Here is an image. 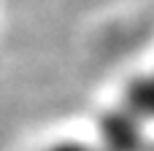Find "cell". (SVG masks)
I'll list each match as a JSON object with an SVG mask.
<instances>
[{"label": "cell", "mask_w": 154, "mask_h": 151, "mask_svg": "<svg viewBox=\"0 0 154 151\" xmlns=\"http://www.w3.org/2000/svg\"><path fill=\"white\" fill-rule=\"evenodd\" d=\"M35 151H106V149L84 143V140H76V138H62V140H51V143H46V146H41Z\"/></svg>", "instance_id": "2"}, {"label": "cell", "mask_w": 154, "mask_h": 151, "mask_svg": "<svg viewBox=\"0 0 154 151\" xmlns=\"http://www.w3.org/2000/svg\"><path fill=\"white\" fill-rule=\"evenodd\" d=\"M149 122H154V73H146L127 89L119 113V132L125 140H133Z\"/></svg>", "instance_id": "1"}]
</instances>
